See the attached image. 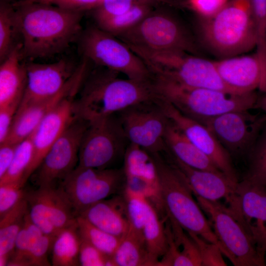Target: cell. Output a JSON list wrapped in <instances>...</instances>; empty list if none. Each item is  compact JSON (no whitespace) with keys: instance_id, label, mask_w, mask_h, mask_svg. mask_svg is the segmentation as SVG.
I'll return each mask as SVG.
<instances>
[{"instance_id":"60d3db41","label":"cell","mask_w":266,"mask_h":266,"mask_svg":"<svg viewBox=\"0 0 266 266\" xmlns=\"http://www.w3.org/2000/svg\"><path fill=\"white\" fill-rule=\"evenodd\" d=\"M187 233L195 241L199 248L201 258L202 266L227 265L223 258V254L218 246L195 233Z\"/></svg>"},{"instance_id":"9a60e30c","label":"cell","mask_w":266,"mask_h":266,"mask_svg":"<svg viewBox=\"0 0 266 266\" xmlns=\"http://www.w3.org/2000/svg\"><path fill=\"white\" fill-rule=\"evenodd\" d=\"M167 118L205 154L219 170L234 183L239 181L231 156L204 125L179 111L169 102L159 99Z\"/></svg>"},{"instance_id":"7c38bea8","label":"cell","mask_w":266,"mask_h":266,"mask_svg":"<svg viewBox=\"0 0 266 266\" xmlns=\"http://www.w3.org/2000/svg\"><path fill=\"white\" fill-rule=\"evenodd\" d=\"M89 124L74 118L31 176L37 187L59 186L77 167L81 142Z\"/></svg>"},{"instance_id":"d4e9b609","label":"cell","mask_w":266,"mask_h":266,"mask_svg":"<svg viewBox=\"0 0 266 266\" xmlns=\"http://www.w3.org/2000/svg\"><path fill=\"white\" fill-rule=\"evenodd\" d=\"M22 44L13 47L0 66V107L22 100L27 81L26 65L20 62Z\"/></svg>"},{"instance_id":"b9f144b4","label":"cell","mask_w":266,"mask_h":266,"mask_svg":"<svg viewBox=\"0 0 266 266\" xmlns=\"http://www.w3.org/2000/svg\"><path fill=\"white\" fill-rule=\"evenodd\" d=\"M80 238L79 253L80 266H114L112 257L103 254L84 238L81 236Z\"/></svg>"},{"instance_id":"9c48e42d","label":"cell","mask_w":266,"mask_h":266,"mask_svg":"<svg viewBox=\"0 0 266 266\" xmlns=\"http://www.w3.org/2000/svg\"><path fill=\"white\" fill-rule=\"evenodd\" d=\"M80 45L86 58L108 70L131 79L147 81L152 78L144 62L125 42L98 26L83 33Z\"/></svg>"},{"instance_id":"f1b7e54d","label":"cell","mask_w":266,"mask_h":266,"mask_svg":"<svg viewBox=\"0 0 266 266\" xmlns=\"http://www.w3.org/2000/svg\"><path fill=\"white\" fill-rule=\"evenodd\" d=\"M166 219H163L151 205L142 228V233L153 266L159 265L167 250Z\"/></svg>"},{"instance_id":"f6af8a7d","label":"cell","mask_w":266,"mask_h":266,"mask_svg":"<svg viewBox=\"0 0 266 266\" xmlns=\"http://www.w3.org/2000/svg\"><path fill=\"white\" fill-rule=\"evenodd\" d=\"M29 1L47 3L59 7L76 12H83L87 10L96 9L102 0H27Z\"/></svg>"},{"instance_id":"d6986e66","label":"cell","mask_w":266,"mask_h":266,"mask_svg":"<svg viewBox=\"0 0 266 266\" xmlns=\"http://www.w3.org/2000/svg\"><path fill=\"white\" fill-rule=\"evenodd\" d=\"M27 81L18 109L53 97L66 85L76 67L64 60L26 65Z\"/></svg>"},{"instance_id":"30bf717a","label":"cell","mask_w":266,"mask_h":266,"mask_svg":"<svg viewBox=\"0 0 266 266\" xmlns=\"http://www.w3.org/2000/svg\"><path fill=\"white\" fill-rule=\"evenodd\" d=\"M59 185L78 216L93 204L122 194L126 181L123 167L97 169L77 166Z\"/></svg>"},{"instance_id":"e575fe53","label":"cell","mask_w":266,"mask_h":266,"mask_svg":"<svg viewBox=\"0 0 266 266\" xmlns=\"http://www.w3.org/2000/svg\"><path fill=\"white\" fill-rule=\"evenodd\" d=\"M33 154V132L18 143L8 170L0 178V184L22 180Z\"/></svg>"},{"instance_id":"7bdbcfd3","label":"cell","mask_w":266,"mask_h":266,"mask_svg":"<svg viewBox=\"0 0 266 266\" xmlns=\"http://www.w3.org/2000/svg\"><path fill=\"white\" fill-rule=\"evenodd\" d=\"M229 0H180L184 5L195 12L200 19H207L217 13Z\"/></svg>"},{"instance_id":"5b68a950","label":"cell","mask_w":266,"mask_h":266,"mask_svg":"<svg viewBox=\"0 0 266 266\" xmlns=\"http://www.w3.org/2000/svg\"><path fill=\"white\" fill-rule=\"evenodd\" d=\"M159 175L161 197L166 215L185 231L216 244L225 251L179 170L163 153H150Z\"/></svg>"},{"instance_id":"681fc988","label":"cell","mask_w":266,"mask_h":266,"mask_svg":"<svg viewBox=\"0 0 266 266\" xmlns=\"http://www.w3.org/2000/svg\"></svg>"},{"instance_id":"74e56055","label":"cell","mask_w":266,"mask_h":266,"mask_svg":"<svg viewBox=\"0 0 266 266\" xmlns=\"http://www.w3.org/2000/svg\"><path fill=\"white\" fill-rule=\"evenodd\" d=\"M16 30L14 20V8L5 3L0 6V60L2 62L9 54L12 46L14 31Z\"/></svg>"},{"instance_id":"f35d334b","label":"cell","mask_w":266,"mask_h":266,"mask_svg":"<svg viewBox=\"0 0 266 266\" xmlns=\"http://www.w3.org/2000/svg\"><path fill=\"white\" fill-rule=\"evenodd\" d=\"M144 3L154 5L165 3L180 6L177 0H102L100 5L95 9L94 16L112 15L123 13L133 6Z\"/></svg>"},{"instance_id":"836d02e7","label":"cell","mask_w":266,"mask_h":266,"mask_svg":"<svg viewBox=\"0 0 266 266\" xmlns=\"http://www.w3.org/2000/svg\"><path fill=\"white\" fill-rule=\"evenodd\" d=\"M80 236L106 255L113 257L121 238L95 226L86 219L78 216L76 219Z\"/></svg>"},{"instance_id":"d6a6232c","label":"cell","mask_w":266,"mask_h":266,"mask_svg":"<svg viewBox=\"0 0 266 266\" xmlns=\"http://www.w3.org/2000/svg\"><path fill=\"white\" fill-rule=\"evenodd\" d=\"M25 198L28 204V214L32 221L46 234L53 236L59 232L54 226L50 215L42 189L25 190Z\"/></svg>"},{"instance_id":"7dc6e473","label":"cell","mask_w":266,"mask_h":266,"mask_svg":"<svg viewBox=\"0 0 266 266\" xmlns=\"http://www.w3.org/2000/svg\"><path fill=\"white\" fill-rule=\"evenodd\" d=\"M18 144L8 142L0 144V178L10 166Z\"/></svg>"},{"instance_id":"52a82bcc","label":"cell","mask_w":266,"mask_h":266,"mask_svg":"<svg viewBox=\"0 0 266 266\" xmlns=\"http://www.w3.org/2000/svg\"><path fill=\"white\" fill-rule=\"evenodd\" d=\"M201 209L209 216L211 227L225 251L235 266H266L265 258L238 214L219 201L196 197Z\"/></svg>"},{"instance_id":"8992f818","label":"cell","mask_w":266,"mask_h":266,"mask_svg":"<svg viewBox=\"0 0 266 266\" xmlns=\"http://www.w3.org/2000/svg\"><path fill=\"white\" fill-rule=\"evenodd\" d=\"M128 46L144 62L152 74L190 87L238 94L224 83L213 61L184 51H157Z\"/></svg>"},{"instance_id":"c3c4849f","label":"cell","mask_w":266,"mask_h":266,"mask_svg":"<svg viewBox=\"0 0 266 266\" xmlns=\"http://www.w3.org/2000/svg\"><path fill=\"white\" fill-rule=\"evenodd\" d=\"M257 107L260 108L266 114V93L263 98L260 100L258 99Z\"/></svg>"},{"instance_id":"484cf974","label":"cell","mask_w":266,"mask_h":266,"mask_svg":"<svg viewBox=\"0 0 266 266\" xmlns=\"http://www.w3.org/2000/svg\"><path fill=\"white\" fill-rule=\"evenodd\" d=\"M164 141L166 151L188 166L197 169L222 173L213 162L169 120Z\"/></svg>"},{"instance_id":"f546056e","label":"cell","mask_w":266,"mask_h":266,"mask_svg":"<svg viewBox=\"0 0 266 266\" xmlns=\"http://www.w3.org/2000/svg\"><path fill=\"white\" fill-rule=\"evenodd\" d=\"M81 238L77 223L61 230L54 238L52 247L54 266H80L79 253Z\"/></svg>"},{"instance_id":"8d00e7d4","label":"cell","mask_w":266,"mask_h":266,"mask_svg":"<svg viewBox=\"0 0 266 266\" xmlns=\"http://www.w3.org/2000/svg\"><path fill=\"white\" fill-rule=\"evenodd\" d=\"M128 217L131 226L142 232L144 223L152 205L142 194L125 187L123 193Z\"/></svg>"},{"instance_id":"83f0119b","label":"cell","mask_w":266,"mask_h":266,"mask_svg":"<svg viewBox=\"0 0 266 266\" xmlns=\"http://www.w3.org/2000/svg\"><path fill=\"white\" fill-rule=\"evenodd\" d=\"M114 266H153L142 233L130 225L112 257Z\"/></svg>"},{"instance_id":"bcb514c9","label":"cell","mask_w":266,"mask_h":266,"mask_svg":"<svg viewBox=\"0 0 266 266\" xmlns=\"http://www.w3.org/2000/svg\"><path fill=\"white\" fill-rule=\"evenodd\" d=\"M21 100L0 107V144L6 140Z\"/></svg>"},{"instance_id":"ac0fdd59","label":"cell","mask_w":266,"mask_h":266,"mask_svg":"<svg viewBox=\"0 0 266 266\" xmlns=\"http://www.w3.org/2000/svg\"><path fill=\"white\" fill-rule=\"evenodd\" d=\"M228 205L238 214L253 238L259 252H266V186L242 179L235 198Z\"/></svg>"},{"instance_id":"1f68e13d","label":"cell","mask_w":266,"mask_h":266,"mask_svg":"<svg viewBox=\"0 0 266 266\" xmlns=\"http://www.w3.org/2000/svg\"><path fill=\"white\" fill-rule=\"evenodd\" d=\"M153 4L140 3L115 15L95 16L97 26L115 36L129 31L153 10Z\"/></svg>"},{"instance_id":"4fadbf2b","label":"cell","mask_w":266,"mask_h":266,"mask_svg":"<svg viewBox=\"0 0 266 266\" xmlns=\"http://www.w3.org/2000/svg\"><path fill=\"white\" fill-rule=\"evenodd\" d=\"M117 114L129 143L150 153L166 150L164 136L169 120L159 98L132 106Z\"/></svg>"},{"instance_id":"44dd1931","label":"cell","mask_w":266,"mask_h":266,"mask_svg":"<svg viewBox=\"0 0 266 266\" xmlns=\"http://www.w3.org/2000/svg\"><path fill=\"white\" fill-rule=\"evenodd\" d=\"M214 62L224 83L236 93L253 92L257 89L266 92L264 74L256 52L220 59Z\"/></svg>"},{"instance_id":"2e32d148","label":"cell","mask_w":266,"mask_h":266,"mask_svg":"<svg viewBox=\"0 0 266 266\" xmlns=\"http://www.w3.org/2000/svg\"><path fill=\"white\" fill-rule=\"evenodd\" d=\"M126 187L143 195L162 219L166 214L161 197L157 168L152 155L129 143L123 158Z\"/></svg>"},{"instance_id":"5bb4252c","label":"cell","mask_w":266,"mask_h":266,"mask_svg":"<svg viewBox=\"0 0 266 266\" xmlns=\"http://www.w3.org/2000/svg\"><path fill=\"white\" fill-rule=\"evenodd\" d=\"M232 111L203 121L232 157H247L266 126V114Z\"/></svg>"},{"instance_id":"ab89813d","label":"cell","mask_w":266,"mask_h":266,"mask_svg":"<svg viewBox=\"0 0 266 266\" xmlns=\"http://www.w3.org/2000/svg\"><path fill=\"white\" fill-rule=\"evenodd\" d=\"M25 186L22 180L0 184V217L24 197Z\"/></svg>"},{"instance_id":"8fae6325","label":"cell","mask_w":266,"mask_h":266,"mask_svg":"<svg viewBox=\"0 0 266 266\" xmlns=\"http://www.w3.org/2000/svg\"><path fill=\"white\" fill-rule=\"evenodd\" d=\"M117 114L89 123L79 152L78 166L111 168L124 158L129 144Z\"/></svg>"},{"instance_id":"4316f807","label":"cell","mask_w":266,"mask_h":266,"mask_svg":"<svg viewBox=\"0 0 266 266\" xmlns=\"http://www.w3.org/2000/svg\"><path fill=\"white\" fill-rule=\"evenodd\" d=\"M28 210L24 195L16 205L0 217V266H7Z\"/></svg>"},{"instance_id":"6da1fadb","label":"cell","mask_w":266,"mask_h":266,"mask_svg":"<svg viewBox=\"0 0 266 266\" xmlns=\"http://www.w3.org/2000/svg\"><path fill=\"white\" fill-rule=\"evenodd\" d=\"M82 14L47 3L19 2L14 20L22 38V54L38 58L62 52L80 35Z\"/></svg>"},{"instance_id":"603a6c76","label":"cell","mask_w":266,"mask_h":266,"mask_svg":"<svg viewBox=\"0 0 266 266\" xmlns=\"http://www.w3.org/2000/svg\"><path fill=\"white\" fill-rule=\"evenodd\" d=\"M79 216L98 228L120 238L127 233L130 226L123 193L93 204Z\"/></svg>"},{"instance_id":"7402d4cb","label":"cell","mask_w":266,"mask_h":266,"mask_svg":"<svg viewBox=\"0 0 266 266\" xmlns=\"http://www.w3.org/2000/svg\"><path fill=\"white\" fill-rule=\"evenodd\" d=\"M166 155L182 173L196 197L211 201L224 199L227 203L234 197L238 182H233L223 173L191 167L167 152Z\"/></svg>"},{"instance_id":"ba28073f","label":"cell","mask_w":266,"mask_h":266,"mask_svg":"<svg viewBox=\"0 0 266 266\" xmlns=\"http://www.w3.org/2000/svg\"><path fill=\"white\" fill-rule=\"evenodd\" d=\"M130 45L157 51L195 54L198 48L188 30L174 16L152 10L129 31L117 36Z\"/></svg>"},{"instance_id":"4dcf8cb0","label":"cell","mask_w":266,"mask_h":266,"mask_svg":"<svg viewBox=\"0 0 266 266\" xmlns=\"http://www.w3.org/2000/svg\"><path fill=\"white\" fill-rule=\"evenodd\" d=\"M42 189L51 221L60 232L76 223L77 215L66 194L60 186Z\"/></svg>"},{"instance_id":"ffe728a7","label":"cell","mask_w":266,"mask_h":266,"mask_svg":"<svg viewBox=\"0 0 266 266\" xmlns=\"http://www.w3.org/2000/svg\"><path fill=\"white\" fill-rule=\"evenodd\" d=\"M77 94H72L61 100L45 115L33 132V154L24 176L25 183L74 119L73 102Z\"/></svg>"},{"instance_id":"ee69618b","label":"cell","mask_w":266,"mask_h":266,"mask_svg":"<svg viewBox=\"0 0 266 266\" xmlns=\"http://www.w3.org/2000/svg\"><path fill=\"white\" fill-rule=\"evenodd\" d=\"M55 236L43 234L31 248L28 257L29 266H50L47 255Z\"/></svg>"},{"instance_id":"3957f363","label":"cell","mask_w":266,"mask_h":266,"mask_svg":"<svg viewBox=\"0 0 266 266\" xmlns=\"http://www.w3.org/2000/svg\"><path fill=\"white\" fill-rule=\"evenodd\" d=\"M152 81L158 98L184 115L201 123L232 111L257 107L254 92L233 94L221 91L188 86L163 76L152 74Z\"/></svg>"},{"instance_id":"d590c367","label":"cell","mask_w":266,"mask_h":266,"mask_svg":"<svg viewBox=\"0 0 266 266\" xmlns=\"http://www.w3.org/2000/svg\"><path fill=\"white\" fill-rule=\"evenodd\" d=\"M246 158L248 168L242 179L266 186V126Z\"/></svg>"},{"instance_id":"277c9868","label":"cell","mask_w":266,"mask_h":266,"mask_svg":"<svg viewBox=\"0 0 266 266\" xmlns=\"http://www.w3.org/2000/svg\"><path fill=\"white\" fill-rule=\"evenodd\" d=\"M200 20L201 38L220 59L242 55L256 47L251 0H229L214 15Z\"/></svg>"},{"instance_id":"cb8c5ba5","label":"cell","mask_w":266,"mask_h":266,"mask_svg":"<svg viewBox=\"0 0 266 266\" xmlns=\"http://www.w3.org/2000/svg\"><path fill=\"white\" fill-rule=\"evenodd\" d=\"M166 229L168 248L159 266H202L199 248L192 238L184 229L167 216Z\"/></svg>"},{"instance_id":"7a4b0ae2","label":"cell","mask_w":266,"mask_h":266,"mask_svg":"<svg viewBox=\"0 0 266 266\" xmlns=\"http://www.w3.org/2000/svg\"><path fill=\"white\" fill-rule=\"evenodd\" d=\"M118 74L107 69L87 76L74 100V117L90 123L158 99L151 79H122Z\"/></svg>"},{"instance_id":"e0dca14e","label":"cell","mask_w":266,"mask_h":266,"mask_svg":"<svg viewBox=\"0 0 266 266\" xmlns=\"http://www.w3.org/2000/svg\"><path fill=\"white\" fill-rule=\"evenodd\" d=\"M89 61L84 59L64 88L56 95L17 110L4 142L18 144L30 135L56 105L66 97L78 93L88 75Z\"/></svg>"}]
</instances>
